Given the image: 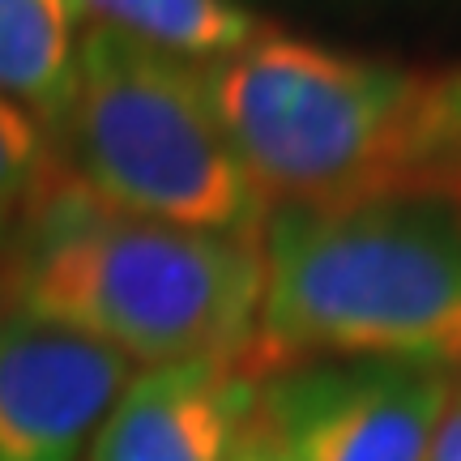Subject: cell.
I'll list each match as a JSON object with an SVG mask.
<instances>
[{
    "label": "cell",
    "mask_w": 461,
    "mask_h": 461,
    "mask_svg": "<svg viewBox=\"0 0 461 461\" xmlns=\"http://www.w3.org/2000/svg\"><path fill=\"white\" fill-rule=\"evenodd\" d=\"M265 291L244 367L257 380L325 359L419 363L461 376V205L376 197L269 210Z\"/></svg>",
    "instance_id": "obj_2"
},
{
    "label": "cell",
    "mask_w": 461,
    "mask_h": 461,
    "mask_svg": "<svg viewBox=\"0 0 461 461\" xmlns=\"http://www.w3.org/2000/svg\"><path fill=\"white\" fill-rule=\"evenodd\" d=\"M82 31L73 0H0V95L48 137L73 103Z\"/></svg>",
    "instance_id": "obj_8"
},
{
    "label": "cell",
    "mask_w": 461,
    "mask_h": 461,
    "mask_svg": "<svg viewBox=\"0 0 461 461\" xmlns=\"http://www.w3.org/2000/svg\"><path fill=\"white\" fill-rule=\"evenodd\" d=\"M82 26L129 34L137 43L210 65L269 34L257 14L235 0H73Z\"/></svg>",
    "instance_id": "obj_9"
},
{
    "label": "cell",
    "mask_w": 461,
    "mask_h": 461,
    "mask_svg": "<svg viewBox=\"0 0 461 461\" xmlns=\"http://www.w3.org/2000/svg\"><path fill=\"white\" fill-rule=\"evenodd\" d=\"M453 372L389 359H325L257 384L252 423L286 461H428Z\"/></svg>",
    "instance_id": "obj_5"
},
{
    "label": "cell",
    "mask_w": 461,
    "mask_h": 461,
    "mask_svg": "<svg viewBox=\"0 0 461 461\" xmlns=\"http://www.w3.org/2000/svg\"><path fill=\"white\" fill-rule=\"evenodd\" d=\"M65 176L51 137L0 95V252L39 214V205Z\"/></svg>",
    "instance_id": "obj_10"
},
{
    "label": "cell",
    "mask_w": 461,
    "mask_h": 461,
    "mask_svg": "<svg viewBox=\"0 0 461 461\" xmlns=\"http://www.w3.org/2000/svg\"><path fill=\"white\" fill-rule=\"evenodd\" d=\"M261 380L244 359L141 367L115 397L86 461H227Z\"/></svg>",
    "instance_id": "obj_7"
},
{
    "label": "cell",
    "mask_w": 461,
    "mask_h": 461,
    "mask_svg": "<svg viewBox=\"0 0 461 461\" xmlns=\"http://www.w3.org/2000/svg\"><path fill=\"white\" fill-rule=\"evenodd\" d=\"M227 461H286V457L274 448V440H269V436L252 423V414H248V423H244V431H240V440H235Z\"/></svg>",
    "instance_id": "obj_13"
},
{
    "label": "cell",
    "mask_w": 461,
    "mask_h": 461,
    "mask_svg": "<svg viewBox=\"0 0 461 461\" xmlns=\"http://www.w3.org/2000/svg\"><path fill=\"white\" fill-rule=\"evenodd\" d=\"M411 193L461 205V65L428 73Z\"/></svg>",
    "instance_id": "obj_11"
},
{
    "label": "cell",
    "mask_w": 461,
    "mask_h": 461,
    "mask_svg": "<svg viewBox=\"0 0 461 461\" xmlns=\"http://www.w3.org/2000/svg\"><path fill=\"white\" fill-rule=\"evenodd\" d=\"M132 376L120 350L0 299V461H82Z\"/></svg>",
    "instance_id": "obj_6"
},
{
    "label": "cell",
    "mask_w": 461,
    "mask_h": 461,
    "mask_svg": "<svg viewBox=\"0 0 461 461\" xmlns=\"http://www.w3.org/2000/svg\"><path fill=\"white\" fill-rule=\"evenodd\" d=\"M261 240L120 214L65 176L0 252V299L120 350L132 367L244 359Z\"/></svg>",
    "instance_id": "obj_1"
},
{
    "label": "cell",
    "mask_w": 461,
    "mask_h": 461,
    "mask_svg": "<svg viewBox=\"0 0 461 461\" xmlns=\"http://www.w3.org/2000/svg\"><path fill=\"white\" fill-rule=\"evenodd\" d=\"M201 68L269 210H338L411 193L423 68L278 31Z\"/></svg>",
    "instance_id": "obj_3"
},
{
    "label": "cell",
    "mask_w": 461,
    "mask_h": 461,
    "mask_svg": "<svg viewBox=\"0 0 461 461\" xmlns=\"http://www.w3.org/2000/svg\"><path fill=\"white\" fill-rule=\"evenodd\" d=\"M51 146L68 176L120 214L261 240L269 205L193 60L86 26L73 103Z\"/></svg>",
    "instance_id": "obj_4"
},
{
    "label": "cell",
    "mask_w": 461,
    "mask_h": 461,
    "mask_svg": "<svg viewBox=\"0 0 461 461\" xmlns=\"http://www.w3.org/2000/svg\"><path fill=\"white\" fill-rule=\"evenodd\" d=\"M428 461H461V376L453 380V393H448V406L440 414V428L431 436Z\"/></svg>",
    "instance_id": "obj_12"
}]
</instances>
